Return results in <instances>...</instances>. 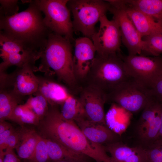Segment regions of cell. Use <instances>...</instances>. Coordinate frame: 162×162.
<instances>
[{"instance_id":"5","label":"cell","mask_w":162,"mask_h":162,"mask_svg":"<svg viewBox=\"0 0 162 162\" xmlns=\"http://www.w3.org/2000/svg\"><path fill=\"white\" fill-rule=\"evenodd\" d=\"M67 5L73 15L74 31L91 39L96 32V23L110 7L106 0H70Z\"/></svg>"},{"instance_id":"19","label":"cell","mask_w":162,"mask_h":162,"mask_svg":"<svg viewBox=\"0 0 162 162\" xmlns=\"http://www.w3.org/2000/svg\"><path fill=\"white\" fill-rule=\"evenodd\" d=\"M44 139L46 145L50 162L62 160L88 162V158H89L88 157L73 152L55 141Z\"/></svg>"},{"instance_id":"20","label":"cell","mask_w":162,"mask_h":162,"mask_svg":"<svg viewBox=\"0 0 162 162\" xmlns=\"http://www.w3.org/2000/svg\"><path fill=\"white\" fill-rule=\"evenodd\" d=\"M20 132L21 137L16 148L19 158L27 162L33 155L39 135L32 130H22Z\"/></svg>"},{"instance_id":"32","label":"cell","mask_w":162,"mask_h":162,"mask_svg":"<svg viewBox=\"0 0 162 162\" xmlns=\"http://www.w3.org/2000/svg\"><path fill=\"white\" fill-rule=\"evenodd\" d=\"M148 91L152 98L162 104V73L158 77Z\"/></svg>"},{"instance_id":"37","label":"cell","mask_w":162,"mask_h":162,"mask_svg":"<svg viewBox=\"0 0 162 162\" xmlns=\"http://www.w3.org/2000/svg\"><path fill=\"white\" fill-rule=\"evenodd\" d=\"M162 104V105H161V127L160 129L159 132V133L158 137L156 140H162V104Z\"/></svg>"},{"instance_id":"12","label":"cell","mask_w":162,"mask_h":162,"mask_svg":"<svg viewBox=\"0 0 162 162\" xmlns=\"http://www.w3.org/2000/svg\"><path fill=\"white\" fill-rule=\"evenodd\" d=\"M109 11L113 14V19L119 25L122 42L127 49L128 55H142L143 46V38L125 11L118 3L110 5Z\"/></svg>"},{"instance_id":"11","label":"cell","mask_w":162,"mask_h":162,"mask_svg":"<svg viewBox=\"0 0 162 162\" xmlns=\"http://www.w3.org/2000/svg\"><path fill=\"white\" fill-rule=\"evenodd\" d=\"M99 22V29L91 39L96 53L107 54L120 52L122 39L118 22L113 19L109 20L106 15L100 17Z\"/></svg>"},{"instance_id":"31","label":"cell","mask_w":162,"mask_h":162,"mask_svg":"<svg viewBox=\"0 0 162 162\" xmlns=\"http://www.w3.org/2000/svg\"><path fill=\"white\" fill-rule=\"evenodd\" d=\"M18 2L17 0H0V15L10 16L17 14Z\"/></svg>"},{"instance_id":"13","label":"cell","mask_w":162,"mask_h":162,"mask_svg":"<svg viewBox=\"0 0 162 162\" xmlns=\"http://www.w3.org/2000/svg\"><path fill=\"white\" fill-rule=\"evenodd\" d=\"M79 100L88 120L106 125L104 105L107 94L99 88L88 83L81 89Z\"/></svg>"},{"instance_id":"27","label":"cell","mask_w":162,"mask_h":162,"mask_svg":"<svg viewBox=\"0 0 162 162\" xmlns=\"http://www.w3.org/2000/svg\"><path fill=\"white\" fill-rule=\"evenodd\" d=\"M40 119L47 113L49 104L46 99L40 93L37 92L29 96L24 104Z\"/></svg>"},{"instance_id":"9","label":"cell","mask_w":162,"mask_h":162,"mask_svg":"<svg viewBox=\"0 0 162 162\" xmlns=\"http://www.w3.org/2000/svg\"><path fill=\"white\" fill-rule=\"evenodd\" d=\"M121 56L131 77L148 90L162 73L161 56Z\"/></svg>"},{"instance_id":"7","label":"cell","mask_w":162,"mask_h":162,"mask_svg":"<svg viewBox=\"0 0 162 162\" xmlns=\"http://www.w3.org/2000/svg\"><path fill=\"white\" fill-rule=\"evenodd\" d=\"M151 98L148 90L132 78L107 94V101L134 113L142 110Z\"/></svg>"},{"instance_id":"17","label":"cell","mask_w":162,"mask_h":162,"mask_svg":"<svg viewBox=\"0 0 162 162\" xmlns=\"http://www.w3.org/2000/svg\"><path fill=\"white\" fill-rule=\"evenodd\" d=\"M105 146L113 162H148L146 149L140 146L130 147L119 141Z\"/></svg>"},{"instance_id":"10","label":"cell","mask_w":162,"mask_h":162,"mask_svg":"<svg viewBox=\"0 0 162 162\" xmlns=\"http://www.w3.org/2000/svg\"><path fill=\"white\" fill-rule=\"evenodd\" d=\"M0 72L6 71L12 66L21 67L27 64L35 65L41 53L27 50L17 42L0 34Z\"/></svg>"},{"instance_id":"22","label":"cell","mask_w":162,"mask_h":162,"mask_svg":"<svg viewBox=\"0 0 162 162\" xmlns=\"http://www.w3.org/2000/svg\"><path fill=\"white\" fill-rule=\"evenodd\" d=\"M127 3L162 25V0H126Z\"/></svg>"},{"instance_id":"15","label":"cell","mask_w":162,"mask_h":162,"mask_svg":"<svg viewBox=\"0 0 162 162\" xmlns=\"http://www.w3.org/2000/svg\"><path fill=\"white\" fill-rule=\"evenodd\" d=\"M75 122L86 137L94 143L104 145L119 141L117 134L107 126L92 122L86 118Z\"/></svg>"},{"instance_id":"28","label":"cell","mask_w":162,"mask_h":162,"mask_svg":"<svg viewBox=\"0 0 162 162\" xmlns=\"http://www.w3.org/2000/svg\"><path fill=\"white\" fill-rule=\"evenodd\" d=\"M142 52L153 56L162 54V33H157L144 37Z\"/></svg>"},{"instance_id":"29","label":"cell","mask_w":162,"mask_h":162,"mask_svg":"<svg viewBox=\"0 0 162 162\" xmlns=\"http://www.w3.org/2000/svg\"><path fill=\"white\" fill-rule=\"evenodd\" d=\"M26 162H50L45 139L40 135L33 155Z\"/></svg>"},{"instance_id":"14","label":"cell","mask_w":162,"mask_h":162,"mask_svg":"<svg viewBox=\"0 0 162 162\" xmlns=\"http://www.w3.org/2000/svg\"><path fill=\"white\" fill-rule=\"evenodd\" d=\"M73 62L76 79L86 80L95 58L96 50L92 40L80 37L75 40Z\"/></svg>"},{"instance_id":"25","label":"cell","mask_w":162,"mask_h":162,"mask_svg":"<svg viewBox=\"0 0 162 162\" xmlns=\"http://www.w3.org/2000/svg\"><path fill=\"white\" fill-rule=\"evenodd\" d=\"M161 106L155 117L145 133L138 139L140 142L138 145L145 148L157 140L161 127Z\"/></svg>"},{"instance_id":"23","label":"cell","mask_w":162,"mask_h":162,"mask_svg":"<svg viewBox=\"0 0 162 162\" xmlns=\"http://www.w3.org/2000/svg\"><path fill=\"white\" fill-rule=\"evenodd\" d=\"M61 114L65 119L75 122L86 118L82 105L79 98L71 95L60 105Z\"/></svg>"},{"instance_id":"1","label":"cell","mask_w":162,"mask_h":162,"mask_svg":"<svg viewBox=\"0 0 162 162\" xmlns=\"http://www.w3.org/2000/svg\"><path fill=\"white\" fill-rule=\"evenodd\" d=\"M39 124L43 138L55 141L71 151L96 162H113L107 154L105 146L89 140L75 122L63 118L58 106H50L47 113Z\"/></svg>"},{"instance_id":"33","label":"cell","mask_w":162,"mask_h":162,"mask_svg":"<svg viewBox=\"0 0 162 162\" xmlns=\"http://www.w3.org/2000/svg\"><path fill=\"white\" fill-rule=\"evenodd\" d=\"M21 137V132L15 130L9 137L6 143L5 150H13L18 144Z\"/></svg>"},{"instance_id":"16","label":"cell","mask_w":162,"mask_h":162,"mask_svg":"<svg viewBox=\"0 0 162 162\" xmlns=\"http://www.w3.org/2000/svg\"><path fill=\"white\" fill-rule=\"evenodd\" d=\"M120 1V6L142 38L152 34L162 33V25L148 15L128 4L126 0Z\"/></svg>"},{"instance_id":"38","label":"cell","mask_w":162,"mask_h":162,"mask_svg":"<svg viewBox=\"0 0 162 162\" xmlns=\"http://www.w3.org/2000/svg\"><path fill=\"white\" fill-rule=\"evenodd\" d=\"M54 162H76V161H74L70 160H60Z\"/></svg>"},{"instance_id":"8","label":"cell","mask_w":162,"mask_h":162,"mask_svg":"<svg viewBox=\"0 0 162 162\" xmlns=\"http://www.w3.org/2000/svg\"><path fill=\"white\" fill-rule=\"evenodd\" d=\"M38 71L35 65L27 64L17 67L10 74L0 72V89L7 90L23 99L38 90V79L34 74Z\"/></svg>"},{"instance_id":"36","label":"cell","mask_w":162,"mask_h":162,"mask_svg":"<svg viewBox=\"0 0 162 162\" xmlns=\"http://www.w3.org/2000/svg\"><path fill=\"white\" fill-rule=\"evenodd\" d=\"M12 127L10 123L5 121H0V134L9 129Z\"/></svg>"},{"instance_id":"3","label":"cell","mask_w":162,"mask_h":162,"mask_svg":"<svg viewBox=\"0 0 162 162\" xmlns=\"http://www.w3.org/2000/svg\"><path fill=\"white\" fill-rule=\"evenodd\" d=\"M71 42L65 37L53 33L49 36L46 45L42 52L41 62L38 70L45 76L54 74L58 81L70 88L76 86L73 62Z\"/></svg>"},{"instance_id":"34","label":"cell","mask_w":162,"mask_h":162,"mask_svg":"<svg viewBox=\"0 0 162 162\" xmlns=\"http://www.w3.org/2000/svg\"><path fill=\"white\" fill-rule=\"evenodd\" d=\"M14 131L12 127L0 134V152L4 151L7 142L10 136Z\"/></svg>"},{"instance_id":"18","label":"cell","mask_w":162,"mask_h":162,"mask_svg":"<svg viewBox=\"0 0 162 162\" xmlns=\"http://www.w3.org/2000/svg\"><path fill=\"white\" fill-rule=\"evenodd\" d=\"M37 77L38 86L37 92L46 99L50 105H61L71 95L67 87L53 80L52 77Z\"/></svg>"},{"instance_id":"24","label":"cell","mask_w":162,"mask_h":162,"mask_svg":"<svg viewBox=\"0 0 162 162\" xmlns=\"http://www.w3.org/2000/svg\"><path fill=\"white\" fill-rule=\"evenodd\" d=\"M23 100L7 90L0 89V121L10 119L15 107Z\"/></svg>"},{"instance_id":"30","label":"cell","mask_w":162,"mask_h":162,"mask_svg":"<svg viewBox=\"0 0 162 162\" xmlns=\"http://www.w3.org/2000/svg\"><path fill=\"white\" fill-rule=\"evenodd\" d=\"M148 162H162V140H157L145 148Z\"/></svg>"},{"instance_id":"26","label":"cell","mask_w":162,"mask_h":162,"mask_svg":"<svg viewBox=\"0 0 162 162\" xmlns=\"http://www.w3.org/2000/svg\"><path fill=\"white\" fill-rule=\"evenodd\" d=\"M21 124L38 125L40 119L25 104H19L14 110L10 119Z\"/></svg>"},{"instance_id":"2","label":"cell","mask_w":162,"mask_h":162,"mask_svg":"<svg viewBox=\"0 0 162 162\" xmlns=\"http://www.w3.org/2000/svg\"><path fill=\"white\" fill-rule=\"evenodd\" d=\"M29 3L26 9L13 16L0 15V34L41 53L52 32L45 24L35 0Z\"/></svg>"},{"instance_id":"6","label":"cell","mask_w":162,"mask_h":162,"mask_svg":"<svg viewBox=\"0 0 162 162\" xmlns=\"http://www.w3.org/2000/svg\"><path fill=\"white\" fill-rule=\"evenodd\" d=\"M40 10L44 14V22L51 32L73 40L74 32L68 0H35Z\"/></svg>"},{"instance_id":"21","label":"cell","mask_w":162,"mask_h":162,"mask_svg":"<svg viewBox=\"0 0 162 162\" xmlns=\"http://www.w3.org/2000/svg\"><path fill=\"white\" fill-rule=\"evenodd\" d=\"M161 104L151 96L149 100L142 110L136 124V133L138 139L144 134L155 117Z\"/></svg>"},{"instance_id":"35","label":"cell","mask_w":162,"mask_h":162,"mask_svg":"<svg viewBox=\"0 0 162 162\" xmlns=\"http://www.w3.org/2000/svg\"><path fill=\"white\" fill-rule=\"evenodd\" d=\"M4 152L3 162H21L20 159L13 150H6Z\"/></svg>"},{"instance_id":"4","label":"cell","mask_w":162,"mask_h":162,"mask_svg":"<svg viewBox=\"0 0 162 162\" xmlns=\"http://www.w3.org/2000/svg\"><path fill=\"white\" fill-rule=\"evenodd\" d=\"M131 78L120 52L96 53L86 80L88 83L99 88L107 94Z\"/></svg>"}]
</instances>
